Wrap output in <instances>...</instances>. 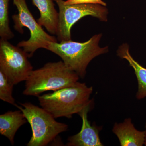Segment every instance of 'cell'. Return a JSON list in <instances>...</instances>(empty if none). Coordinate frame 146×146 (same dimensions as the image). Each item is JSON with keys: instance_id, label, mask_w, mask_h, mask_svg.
<instances>
[{"instance_id": "obj_1", "label": "cell", "mask_w": 146, "mask_h": 146, "mask_svg": "<svg viewBox=\"0 0 146 146\" xmlns=\"http://www.w3.org/2000/svg\"><path fill=\"white\" fill-rule=\"evenodd\" d=\"M93 91L92 86L77 82L72 86L37 97L42 108L55 119L61 117L71 119L73 115L78 114L93 103V100L90 99Z\"/></svg>"}, {"instance_id": "obj_2", "label": "cell", "mask_w": 146, "mask_h": 146, "mask_svg": "<svg viewBox=\"0 0 146 146\" xmlns=\"http://www.w3.org/2000/svg\"><path fill=\"white\" fill-rule=\"evenodd\" d=\"M79 78L63 61L50 62L40 69L33 70L25 81L23 94L38 97L46 91L72 86L78 82Z\"/></svg>"}, {"instance_id": "obj_3", "label": "cell", "mask_w": 146, "mask_h": 146, "mask_svg": "<svg viewBox=\"0 0 146 146\" xmlns=\"http://www.w3.org/2000/svg\"><path fill=\"white\" fill-rule=\"evenodd\" d=\"M101 37V34L96 35L82 43L71 40L50 42L47 50L58 56L68 68L84 78L91 60L108 50L107 47L102 48L99 46Z\"/></svg>"}, {"instance_id": "obj_4", "label": "cell", "mask_w": 146, "mask_h": 146, "mask_svg": "<svg viewBox=\"0 0 146 146\" xmlns=\"http://www.w3.org/2000/svg\"><path fill=\"white\" fill-rule=\"evenodd\" d=\"M16 105L23 113L31 127L32 135L28 146H45L54 141L60 133L67 131L68 125L56 121L44 108L27 102Z\"/></svg>"}, {"instance_id": "obj_5", "label": "cell", "mask_w": 146, "mask_h": 146, "mask_svg": "<svg viewBox=\"0 0 146 146\" xmlns=\"http://www.w3.org/2000/svg\"><path fill=\"white\" fill-rule=\"evenodd\" d=\"M18 13L12 16L15 30L21 34L23 33V27L27 28L30 32V37L27 41L18 43L17 46L23 48L29 58L32 57L39 48L46 49L50 42H57V39L47 33L42 29L34 17L27 5L26 0H13Z\"/></svg>"}, {"instance_id": "obj_6", "label": "cell", "mask_w": 146, "mask_h": 146, "mask_svg": "<svg viewBox=\"0 0 146 146\" xmlns=\"http://www.w3.org/2000/svg\"><path fill=\"white\" fill-rule=\"evenodd\" d=\"M58 6V39L59 42L71 40V28L82 18L87 16H94L100 21H107V9L96 4H64L63 0H53Z\"/></svg>"}, {"instance_id": "obj_7", "label": "cell", "mask_w": 146, "mask_h": 146, "mask_svg": "<svg viewBox=\"0 0 146 146\" xmlns=\"http://www.w3.org/2000/svg\"><path fill=\"white\" fill-rule=\"evenodd\" d=\"M28 55L8 40H0V71L14 85L27 80L33 70Z\"/></svg>"}, {"instance_id": "obj_8", "label": "cell", "mask_w": 146, "mask_h": 146, "mask_svg": "<svg viewBox=\"0 0 146 146\" xmlns=\"http://www.w3.org/2000/svg\"><path fill=\"white\" fill-rule=\"evenodd\" d=\"M93 103L87 106L78 115L81 117L82 123L81 130L77 134L68 138V146H102L99 133L102 127L91 125L87 118V114L92 108Z\"/></svg>"}, {"instance_id": "obj_9", "label": "cell", "mask_w": 146, "mask_h": 146, "mask_svg": "<svg viewBox=\"0 0 146 146\" xmlns=\"http://www.w3.org/2000/svg\"><path fill=\"white\" fill-rule=\"evenodd\" d=\"M112 131L117 136L121 146H142L145 141V131L137 130L131 122L127 118L123 123H115Z\"/></svg>"}, {"instance_id": "obj_10", "label": "cell", "mask_w": 146, "mask_h": 146, "mask_svg": "<svg viewBox=\"0 0 146 146\" xmlns=\"http://www.w3.org/2000/svg\"><path fill=\"white\" fill-rule=\"evenodd\" d=\"M53 0H32L33 5L40 12L37 21L44 26L50 34L57 35L58 33V12L55 8Z\"/></svg>"}, {"instance_id": "obj_11", "label": "cell", "mask_w": 146, "mask_h": 146, "mask_svg": "<svg viewBox=\"0 0 146 146\" xmlns=\"http://www.w3.org/2000/svg\"><path fill=\"white\" fill-rule=\"evenodd\" d=\"M27 121L23 113L20 110L6 112L0 115V133L6 137L13 145L16 132Z\"/></svg>"}, {"instance_id": "obj_12", "label": "cell", "mask_w": 146, "mask_h": 146, "mask_svg": "<svg viewBox=\"0 0 146 146\" xmlns=\"http://www.w3.org/2000/svg\"><path fill=\"white\" fill-rule=\"evenodd\" d=\"M118 55L119 57L127 60L134 70L138 83V90L136 94L137 99H143L146 97V68L134 60L129 52L127 45L124 44L119 48Z\"/></svg>"}, {"instance_id": "obj_13", "label": "cell", "mask_w": 146, "mask_h": 146, "mask_svg": "<svg viewBox=\"0 0 146 146\" xmlns=\"http://www.w3.org/2000/svg\"><path fill=\"white\" fill-rule=\"evenodd\" d=\"M10 0H0V36L9 40L14 36L9 27V5Z\"/></svg>"}, {"instance_id": "obj_14", "label": "cell", "mask_w": 146, "mask_h": 146, "mask_svg": "<svg viewBox=\"0 0 146 146\" xmlns=\"http://www.w3.org/2000/svg\"><path fill=\"white\" fill-rule=\"evenodd\" d=\"M14 85L0 71V99L4 102L16 106L15 100L12 95Z\"/></svg>"}, {"instance_id": "obj_15", "label": "cell", "mask_w": 146, "mask_h": 146, "mask_svg": "<svg viewBox=\"0 0 146 146\" xmlns=\"http://www.w3.org/2000/svg\"><path fill=\"white\" fill-rule=\"evenodd\" d=\"M64 4L75 5L80 4H96L106 6V3L102 0H67L64 1Z\"/></svg>"}, {"instance_id": "obj_16", "label": "cell", "mask_w": 146, "mask_h": 146, "mask_svg": "<svg viewBox=\"0 0 146 146\" xmlns=\"http://www.w3.org/2000/svg\"><path fill=\"white\" fill-rule=\"evenodd\" d=\"M145 127H146V123ZM145 145L146 146V131H145Z\"/></svg>"}]
</instances>
